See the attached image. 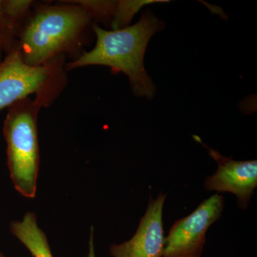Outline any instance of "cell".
Here are the masks:
<instances>
[{
	"label": "cell",
	"mask_w": 257,
	"mask_h": 257,
	"mask_svg": "<svg viewBox=\"0 0 257 257\" xmlns=\"http://www.w3.org/2000/svg\"><path fill=\"white\" fill-rule=\"evenodd\" d=\"M165 28V23L147 10L140 20L132 26L116 30H106L94 25L95 46L75 60L66 64L74 69L87 66H105L128 77L134 94L152 99L156 88L144 65L145 51L149 42L157 32Z\"/></svg>",
	"instance_id": "1"
},
{
	"label": "cell",
	"mask_w": 257,
	"mask_h": 257,
	"mask_svg": "<svg viewBox=\"0 0 257 257\" xmlns=\"http://www.w3.org/2000/svg\"><path fill=\"white\" fill-rule=\"evenodd\" d=\"M64 3L40 7L24 22L17 48L25 63L42 65L82 44L92 19L79 5Z\"/></svg>",
	"instance_id": "2"
},
{
	"label": "cell",
	"mask_w": 257,
	"mask_h": 257,
	"mask_svg": "<svg viewBox=\"0 0 257 257\" xmlns=\"http://www.w3.org/2000/svg\"><path fill=\"white\" fill-rule=\"evenodd\" d=\"M50 105L45 98H25L8 108L3 133L10 177L15 189L23 197L36 196L40 170L37 118L42 108Z\"/></svg>",
	"instance_id": "3"
},
{
	"label": "cell",
	"mask_w": 257,
	"mask_h": 257,
	"mask_svg": "<svg viewBox=\"0 0 257 257\" xmlns=\"http://www.w3.org/2000/svg\"><path fill=\"white\" fill-rule=\"evenodd\" d=\"M64 63L61 55L42 65L30 66L15 47L0 64V111L32 94L53 102L65 87Z\"/></svg>",
	"instance_id": "4"
},
{
	"label": "cell",
	"mask_w": 257,
	"mask_h": 257,
	"mask_svg": "<svg viewBox=\"0 0 257 257\" xmlns=\"http://www.w3.org/2000/svg\"><path fill=\"white\" fill-rule=\"evenodd\" d=\"M224 198L218 194L199 204L192 214L176 221L165 238L162 257H201L206 233L221 217Z\"/></svg>",
	"instance_id": "5"
},
{
	"label": "cell",
	"mask_w": 257,
	"mask_h": 257,
	"mask_svg": "<svg viewBox=\"0 0 257 257\" xmlns=\"http://www.w3.org/2000/svg\"><path fill=\"white\" fill-rule=\"evenodd\" d=\"M166 194L160 193L157 199H150L146 213L131 239L119 244H111L113 257H162L165 251L162 211Z\"/></svg>",
	"instance_id": "6"
},
{
	"label": "cell",
	"mask_w": 257,
	"mask_h": 257,
	"mask_svg": "<svg viewBox=\"0 0 257 257\" xmlns=\"http://www.w3.org/2000/svg\"><path fill=\"white\" fill-rule=\"evenodd\" d=\"M209 154L216 161L218 169L214 175L207 177L204 182L205 188L232 193L237 197L239 207L246 209L257 186L256 160L234 161L210 148Z\"/></svg>",
	"instance_id": "7"
},
{
	"label": "cell",
	"mask_w": 257,
	"mask_h": 257,
	"mask_svg": "<svg viewBox=\"0 0 257 257\" xmlns=\"http://www.w3.org/2000/svg\"><path fill=\"white\" fill-rule=\"evenodd\" d=\"M10 231L33 257H54L45 232L37 224L35 213H26L23 220L10 223Z\"/></svg>",
	"instance_id": "8"
},
{
	"label": "cell",
	"mask_w": 257,
	"mask_h": 257,
	"mask_svg": "<svg viewBox=\"0 0 257 257\" xmlns=\"http://www.w3.org/2000/svg\"><path fill=\"white\" fill-rule=\"evenodd\" d=\"M23 23L17 20L8 10L7 0H0V46L5 53L18 45V36Z\"/></svg>",
	"instance_id": "9"
},
{
	"label": "cell",
	"mask_w": 257,
	"mask_h": 257,
	"mask_svg": "<svg viewBox=\"0 0 257 257\" xmlns=\"http://www.w3.org/2000/svg\"><path fill=\"white\" fill-rule=\"evenodd\" d=\"M167 3L165 0H140V1H128L121 0L116 1L114 15L111 20L112 30H120L128 27L135 15L142 8L147 5L157 3Z\"/></svg>",
	"instance_id": "10"
},
{
	"label": "cell",
	"mask_w": 257,
	"mask_h": 257,
	"mask_svg": "<svg viewBox=\"0 0 257 257\" xmlns=\"http://www.w3.org/2000/svg\"><path fill=\"white\" fill-rule=\"evenodd\" d=\"M69 2L82 7L90 15L92 20L94 19L101 22H111L116 5V1L77 0Z\"/></svg>",
	"instance_id": "11"
},
{
	"label": "cell",
	"mask_w": 257,
	"mask_h": 257,
	"mask_svg": "<svg viewBox=\"0 0 257 257\" xmlns=\"http://www.w3.org/2000/svg\"><path fill=\"white\" fill-rule=\"evenodd\" d=\"M87 257H96L95 251H94V227H91L90 236H89V252H88Z\"/></svg>",
	"instance_id": "12"
},
{
	"label": "cell",
	"mask_w": 257,
	"mask_h": 257,
	"mask_svg": "<svg viewBox=\"0 0 257 257\" xmlns=\"http://www.w3.org/2000/svg\"><path fill=\"white\" fill-rule=\"evenodd\" d=\"M3 52H4V51H3V49L2 48V47L0 46V64L2 63V62H3V59H2V57H3Z\"/></svg>",
	"instance_id": "13"
},
{
	"label": "cell",
	"mask_w": 257,
	"mask_h": 257,
	"mask_svg": "<svg viewBox=\"0 0 257 257\" xmlns=\"http://www.w3.org/2000/svg\"><path fill=\"white\" fill-rule=\"evenodd\" d=\"M0 257H5L4 255L1 252H0Z\"/></svg>",
	"instance_id": "14"
}]
</instances>
